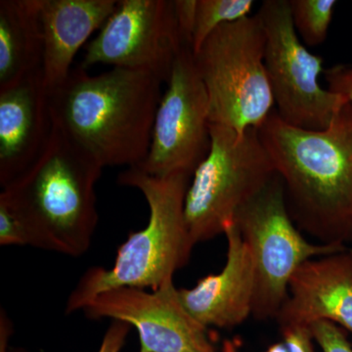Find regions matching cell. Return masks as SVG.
Wrapping results in <instances>:
<instances>
[{
	"label": "cell",
	"mask_w": 352,
	"mask_h": 352,
	"mask_svg": "<svg viewBox=\"0 0 352 352\" xmlns=\"http://www.w3.org/2000/svg\"><path fill=\"white\" fill-rule=\"evenodd\" d=\"M328 89L352 102V66L336 65L324 72Z\"/></svg>",
	"instance_id": "7402d4cb"
},
{
	"label": "cell",
	"mask_w": 352,
	"mask_h": 352,
	"mask_svg": "<svg viewBox=\"0 0 352 352\" xmlns=\"http://www.w3.org/2000/svg\"><path fill=\"white\" fill-rule=\"evenodd\" d=\"M184 46L178 29L175 2L122 0L87 44L80 67L96 64L145 71L166 82L176 56Z\"/></svg>",
	"instance_id": "30bf717a"
},
{
	"label": "cell",
	"mask_w": 352,
	"mask_h": 352,
	"mask_svg": "<svg viewBox=\"0 0 352 352\" xmlns=\"http://www.w3.org/2000/svg\"><path fill=\"white\" fill-rule=\"evenodd\" d=\"M210 150L185 196V222L194 245L223 234L238 210L277 175L258 129L240 133L210 124Z\"/></svg>",
	"instance_id": "5b68a950"
},
{
	"label": "cell",
	"mask_w": 352,
	"mask_h": 352,
	"mask_svg": "<svg viewBox=\"0 0 352 352\" xmlns=\"http://www.w3.org/2000/svg\"><path fill=\"white\" fill-rule=\"evenodd\" d=\"M226 263L217 274L201 278L191 289H179L187 311L205 328L230 329L252 315L254 270L251 252L235 221L224 229Z\"/></svg>",
	"instance_id": "5bb4252c"
},
{
	"label": "cell",
	"mask_w": 352,
	"mask_h": 352,
	"mask_svg": "<svg viewBox=\"0 0 352 352\" xmlns=\"http://www.w3.org/2000/svg\"><path fill=\"white\" fill-rule=\"evenodd\" d=\"M210 100L193 51L184 46L166 80L153 126L149 152L140 168L166 177L193 175L210 147Z\"/></svg>",
	"instance_id": "9c48e42d"
},
{
	"label": "cell",
	"mask_w": 352,
	"mask_h": 352,
	"mask_svg": "<svg viewBox=\"0 0 352 352\" xmlns=\"http://www.w3.org/2000/svg\"><path fill=\"white\" fill-rule=\"evenodd\" d=\"M190 178L186 175L157 177L138 168L119 175L124 186L138 189L149 206L145 228L129 233L120 245L112 268L94 267L83 274L67 300L66 314L82 310L95 296L109 289H157L188 263L194 245L187 231L184 201Z\"/></svg>",
	"instance_id": "277c9868"
},
{
	"label": "cell",
	"mask_w": 352,
	"mask_h": 352,
	"mask_svg": "<svg viewBox=\"0 0 352 352\" xmlns=\"http://www.w3.org/2000/svg\"><path fill=\"white\" fill-rule=\"evenodd\" d=\"M309 328L322 352H352L351 344L346 335L332 322H315Z\"/></svg>",
	"instance_id": "ffe728a7"
},
{
	"label": "cell",
	"mask_w": 352,
	"mask_h": 352,
	"mask_svg": "<svg viewBox=\"0 0 352 352\" xmlns=\"http://www.w3.org/2000/svg\"><path fill=\"white\" fill-rule=\"evenodd\" d=\"M0 245H31V230L24 219L6 201L0 200Z\"/></svg>",
	"instance_id": "d6986e66"
},
{
	"label": "cell",
	"mask_w": 352,
	"mask_h": 352,
	"mask_svg": "<svg viewBox=\"0 0 352 352\" xmlns=\"http://www.w3.org/2000/svg\"><path fill=\"white\" fill-rule=\"evenodd\" d=\"M131 326L120 321H113L109 326L98 352H120L126 344Z\"/></svg>",
	"instance_id": "603a6c76"
},
{
	"label": "cell",
	"mask_w": 352,
	"mask_h": 352,
	"mask_svg": "<svg viewBox=\"0 0 352 352\" xmlns=\"http://www.w3.org/2000/svg\"><path fill=\"white\" fill-rule=\"evenodd\" d=\"M43 56L38 0H1L0 88L41 69Z\"/></svg>",
	"instance_id": "2e32d148"
},
{
	"label": "cell",
	"mask_w": 352,
	"mask_h": 352,
	"mask_svg": "<svg viewBox=\"0 0 352 352\" xmlns=\"http://www.w3.org/2000/svg\"><path fill=\"white\" fill-rule=\"evenodd\" d=\"M163 82L149 72L76 67L50 91L53 122L103 168H134L149 152Z\"/></svg>",
	"instance_id": "7a4b0ae2"
},
{
	"label": "cell",
	"mask_w": 352,
	"mask_h": 352,
	"mask_svg": "<svg viewBox=\"0 0 352 352\" xmlns=\"http://www.w3.org/2000/svg\"><path fill=\"white\" fill-rule=\"evenodd\" d=\"M258 132L296 226L323 244L352 241V102L323 131L291 126L274 110Z\"/></svg>",
	"instance_id": "6da1fadb"
},
{
	"label": "cell",
	"mask_w": 352,
	"mask_h": 352,
	"mask_svg": "<svg viewBox=\"0 0 352 352\" xmlns=\"http://www.w3.org/2000/svg\"><path fill=\"white\" fill-rule=\"evenodd\" d=\"M256 14L265 32L264 62L277 115L300 129H327L347 101L321 87L323 58L312 54L300 41L289 0H265Z\"/></svg>",
	"instance_id": "ba28073f"
},
{
	"label": "cell",
	"mask_w": 352,
	"mask_h": 352,
	"mask_svg": "<svg viewBox=\"0 0 352 352\" xmlns=\"http://www.w3.org/2000/svg\"><path fill=\"white\" fill-rule=\"evenodd\" d=\"M82 311L89 319L110 318L135 328L140 352H214L207 328L187 311L173 281L151 292L109 289L92 298Z\"/></svg>",
	"instance_id": "8fae6325"
},
{
	"label": "cell",
	"mask_w": 352,
	"mask_h": 352,
	"mask_svg": "<svg viewBox=\"0 0 352 352\" xmlns=\"http://www.w3.org/2000/svg\"><path fill=\"white\" fill-rule=\"evenodd\" d=\"M103 166L53 122L36 161L2 190L0 200L31 230L32 247L78 258L98 224L95 184Z\"/></svg>",
	"instance_id": "3957f363"
},
{
	"label": "cell",
	"mask_w": 352,
	"mask_h": 352,
	"mask_svg": "<svg viewBox=\"0 0 352 352\" xmlns=\"http://www.w3.org/2000/svg\"><path fill=\"white\" fill-rule=\"evenodd\" d=\"M43 41L41 73L50 92L71 73L78 51L115 10L116 0H38Z\"/></svg>",
	"instance_id": "9a60e30c"
},
{
	"label": "cell",
	"mask_w": 352,
	"mask_h": 352,
	"mask_svg": "<svg viewBox=\"0 0 352 352\" xmlns=\"http://www.w3.org/2000/svg\"><path fill=\"white\" fill-rule=\"evenodd\" d=\"M12 322L3 309L0 311V352H8V342L12 336Z\"/></svg>",
	"instance_id": "cb8c5ba5"
},
{
	"label": "cell",
	"mask_w": 352,
	"mask_h": 352,
	"mask_svg": "<svg viewBox=\"0 0 352 352\" xmlns=\"http://www.w3.org/2000/svg\"><path fill=\"white\" fill-rule=\"evenodd\" d=\"M53 131L50 92L41 69L0 88V185L32 166Z\"/></svg>",
	"instance_id": "7c38bea8"
},
{
	"label": "cell",
	"mask_w": 352,
	"mask_h": 352,
	"mask_svg": "<svg viewBox=\"0 0 352 352\" xmlns=\"http://www.w3.org/2000/svg\"><path fill=\"white\" fill-rule=\"evenodd\" d=\"M252 259L254 296L252 316L276 319L296 271L310 259L346 250V245L311 243L303 237L287 207L283 182L276 175L234 217Z\"/></svg>",
	"instance_id": "52a82bcc"
},
{
	"label": "cell",
	"mask_w": 352,
	"mask_h": 352,
	"mask_svg": "<svg viewBox=\"0 0 352 352\" xmlns=\"http://www.w3.org/2000/svg\"><path fill=\"white\" fill-rule=\"evenodd\" d=\"M282 340L264 352H314V336L309 327L281 329Z\"/></svg>",
	"instance_id": "44dd1931"
},
{
	"label": "cell",
	"mask_w": 352,
	"mask_h": 352,
	"mask_svg": "<svg viewBox=\"0 0 352 352\" xmlns=\"http://www.w3.org/2000/svg\"><path fill=\"white\" fill-rule=\"evenodd\" d=\"M252 0H196L191 50L196 54L220 25L249 17Z\"/></svg>",
	"instance_id": "e0dca14e"
},
{
	"label": "cell",
	"mask_w": 352,
	"mask_h": 352,
	"mask_svg": "<svg viewBox=\"0 0 352 352\" xmlns=\"http://www.w3.org/2000/svg\"><path fill=\"white\" fill-rule=\"evenodd\" d=\"M276 320L280 330L329 321L352 333V249L303 263Z\"/></svg>",
	"instance_id": "4fadbf2b"
},
{
	"label": "cell",
	"mask_w": 352,
	"mask_h": 352,
	"mask_svg": "<svg viewBox=\"0 0 352 352\" xmlns=\"http://www.w3.org/2000/svg\"><path fill=\"white\" fill-rule=\"evenodd\" d=\"M292 20L300 38L307 46L320 45L328 36L335 0H289Z\"/></svg>",
	"instance_id": "ac0fdd59"
},
{
	"label": "cell",
	"mask_w": 352,
	"mask_h": 352,
	"mask_svg": "<svg viewBox=\"0 0 352 352\" xmlns=\"http://www.w3.org/2000/svg\"><path fill=\"white\" fill-rule=\"evenodd\" d=\"M258 14L220 25L194 54L210 100V124L237 132L261 129L275 110Z\"/></svg>",
	"instance_id": "8992f818"
}]
</instances>
